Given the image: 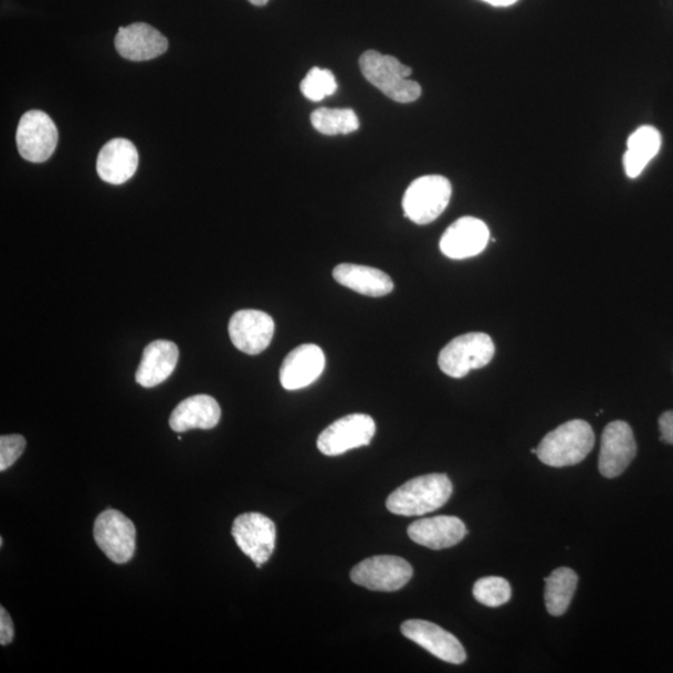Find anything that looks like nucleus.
Instances as JSON below:
<instances>
[{
    "mask_svg": "<svg viewBox=\"0 0 673 673\" xmlns=\"http://www.w3.org/2000/svg\"><path fill=\"white\" fill-rule=\"evenodd\" d=\"M661 134L653 126H641L628 140V151L623 155V169L630 179L640 177L649 162L661 149Z\"/></svg>",
    "mask_w": 673,
    "mask_h": 673,
    "instance_id": "obj_22",
    "label": "nucleus"
},
{
    "mask_svg": "<svg viewBox=\"0 0 673 673\" xmlns=\"http://www.w3.org/2000/svg\"><path fill=\"white\" fill-rule=\"evenodd\" d=\"M638 454V445L627 422H612L601 437L599 470L604 477H617L628 470Z\"/></svg>",
    "mask_w": 673,
    "mask_h": 673,
    "instance_id": "obj_12",
    "label": "nucleus"
},
{
    "mask_svg": "<svg viewBox=\"0 0 673 673\" xmlns=\"http://www.w3.org/2000/svg\"><path fill=\"white\" fill-rule=\"evenodd\" d=\"M229 335L241 353L256 356L270 346L275 335V322L265 312L242 309L231 317Z\"/></svg>",
    "mask_w": 673,
    "mask_h": 673,
    "instance_id": "obj_11",
    "label": "nucleus"
},
{
    "mask_svg": "<svg viewBox=\"0 0 673 673\" xmlns=\"http://www.w3.org/2000/svg\"><path fill=\"white\" fill-rule=\"evenodd\" d=\"M374 418L367 414H349L338 419L318 437L317 446L322 454L336 456L353 449L367 446L376 434Z\"/></svg>",
    "mask_w": 673,
    "mask_h": 673,
    "instance_id": "obj_9",
    "label": "nucleus"
},
{
    "mask_svg": "<svg viewBox=\"0 0 673 673\" xmlns=\"http://www.w3.org/2000/svg\"><path fill=\"white\" fill-rule=\"evenodd\" d=\"M221 418V408L217 399L199 395L185 399L173 409L169 424L173 432L185 433L191 429H212Z\"/></svg>",
    "mask_w": 673,
    "mask_h": 673,
    "instance_id": "obj_20",
    "label": "nucleus"
},
{
    "mask_svg": "<svg viewBox=\"0 0 673 673\" xmlns=\"http://www.w3.org/2000/svg\"><path fill=\"white\" fill-rule=\"evenodd\" d=\"M249 2L256 7H263V6H266L270 2V0H249Z\"/></svg>",
    "mask_w": 673,
    "mask_h": 673,
    "instance_id": "obj_31",
    "label": "nucleus"
},
{
    "mask_svg": "<svg viewBox=\"0 0 673 673\" xmlns=\"http://www.w3.org/2000/svg\"><path fill=\"white\" fill-rule=\"evenodd\" d=\"M25 438L19 434L0 438V472L11 467L25 451Z\"/></svg>",
    "mask_w": 673,
    "mask_h": 673,
    "instance_id": "obj_27",
    "label": "nucleus"
},
{
    "mask_svg": "<svg viewBox=\"0 0 673 673\" xmlns=\"http://www.w3.org/2000/svg\"><path fill=\"white\" fill-rule=\"evenodd\" d=\"M402 633L408 640L431 652L439 660L453 663V665H461L466 660L461 641L433 622L408 620L403 622Z\"/></svg>",
    "mask_w": 673,
    "mask_h": 673,
    "instance_id": "obj_13",
    "label": "nucleus"
},
{
    "mask_svg": "<svg viewBox=\"0 0 673 673\" xmlns=\"http://www.w3.org/2000/svg\"><path fill=\"white\" fill-rule=\"evenodd\" d=\"M593 445L591 425L581 419H574L545 435L536 455L540 462L553 467L571 466L581 463Z\"/></svg>",
    "mask_w": 673,
    "mask_h": 673,
    "instance_id": "obj_2",
    "label": "nucleus"
},
{
    "mask_svg": "<svg viewBox=\"0 0 673 673\" xmlns=\"http://www.w3.org/2000/svg\"><path fill=\"white\" fill-rule=\"evenodd\" d=\"M452 198V183L441 175H427L409 185L403 198L406 217L417 224L435 221Z\"/></svg>",
    "mask_w": 673,
    "mask_h": 673,
    "instance_id": "obj_5",
    "label": "nucleus"
},
{
    "mask_svg": "<svg viewBox=\"0 0 673 673\" xmlns=\"http://www.w3.org/2000/svg\"><path fill=\"white\" fill-rule=\"evenodd\" d=\"M467 534L465 524L455 516H435L414 522L409 538L428 549L442 550L460 544Z\"/></svg>",
    "mask_w": 673,
    "mask_h": 673,
    "instance_id": "obj_18",
    "label": "nucleus"
},
{
    "mask_svg": "<svg viewBox=\"0 0 673 673\" xmlns=\"http://www.w3.org/2000/svg\"><path fill=\"white\" fill-rule=\"evenodd\" d=\"M661 441L673 445V411L663 413L660 417Z\"/></svg>",
    "mask_w": 673,
    "mask_h": 673,
    "instance_id": "obj_29",
    "label": "nucleus"
},
{
    "mask_svg": "<svg viewBox=\"0 0 673 673\" xmlns=\"http://www.w3.org/2000/svg\"><path fill=\"white\" fill-rule=\"evenodd\" d=\"M326 357L316 345H302L292 350L280 369L282 387L287 390L306 388L324 374Z\"/></svg>",
    "mask_w": 673,
    "mask_h": 673,
    "instance_id": "obj_16",
    "label": "nucleus"
},
{
    "mask_svg": "<svg viewBox=\"0 0 673 673\" xmlns=\"http://www.w3.org/2000/svg\"><path fill=\"white\" fill-rule=\"evenodd\" d=\"M311 123L318 133L329 136L347 135L357 132L359 128L357 114L353 109L320 107V109L312 113Z\"/></svg>",
    "mask_w": 673,
    "mask_h": 673,
    "instance_id": "obj_24",
    "label": "nucleus"
},
{
    "mask_svg": "<svg viewBox=\"0 0 673 673\" xmlns=\"http://www.w3.org/2000/svg\"><path fill=\"white\" fill-rule=\"evenodd\" d=\"M413 577L412 565L399 556H374L360 561L350 571V579L359 587L372 591L401 590Z\"/></svg>",
    "mask_w": 673,
    "mask_h": 673,
    "instance_id": "obj_6",
    "label": "nucleus"
},
{
    "mask_svg": "<svg viewBox=\"0 0 673 673\" xmlns=\"http://www.w3.org/2000/svg\"><path fill=\"white\" fill-rule=\"evenodd\" d=\"M545 582L546 609L553 617H561L568 611L574 593L577 591L578 575L569 568H560L554 570Z\"/></svg>",
    "mask_w": 673,
    "mask_h": 673,
    "instance_id": "obj_23",
    "label": "nucleus"
},
{
    "mask_svg": "<svg viewBox=\"0 0 673 673\" xmlns=\"http://www.w3.org/2000/svg\"><path fill=\"white\" fill-rule=\"evenodd\" d=\"M359 66L366 80L389 99L407 104L418 101L422 94L421 85L408 80L411 67L393 56L369 51L360 56Z\"/></svg>",
    "mask_w": 673,
    "mask_h": 673,
    "instance_id": "obj_3",
    "label": "nucleus"
},
{
    "mask_svg": "<svg viewBox=\"0 0 673 673\" xmlns=\"http://www.w3.org/2000/svg\"><path fill=\"white\" fill-rule=\"evenodd\" d=\"M115 48L125 60L146 62L168 51L169 42L158 29L146 23H134L119 28Z\"/></svg>",
    "mask_w": 673,
    "mask_h": 673,
    "instance_id": "obj_15",
    "label": "nucleus"
},
{
    "mask_svg": "<svg viewBox=\"0 0 673 673\" xmlns=\"http://www.w3.org/2000/svg\"><path fill=\"white\" fill-rule=\"evenodd\" d=\"M477 602L487 608H500L509 602L512 598L511 583L500 577H490L477 580L473 589Z\"/></svg>",
    "mask_w": 673,
    "mask_h": 673,
    "instance_id": "obj_25",
    "label": "nucleus"
},
{
    "mask_svg": "<svg viewBox=\"0 0 673 673\" xmlns=\"http://www.w3.org/2000/svg\"><path fill=\"white\" fill-rule=\"evenodd\" d=\"M94 539L113 562L126 564L133 559L136 529L133 522L123 513L107 509L97 516L94 524Z\"/></svg>",
    "mask_w": 673,
    "mask_h": 673,
    "instance_id": "obj_7",
    "label": "nucleus"
},
{
    "mask_svg": "<svg viewBox=\"0 0 673 673\" xmlns=\"http://www.w3.org/2000/svg\"><path fill=\"white\" fill-rule=\"evenodd\" d=\"M494 355L491 336L473 332L451 340L439 354L438 365L446 376L463 378L471 370L490 365Z\"/></svg>",
    "mask_w": 673,
    "mask_h": 673,
    "instance_id": "obj_4",
    "label": "nucleus"
},
{
    "mask_svg": "<svg viewBox=\"0 0 673 673\" xmlns=\"http://www.w3.org/2000/svg\"><path fill=\"white\" fill-rule=\"evenodd\" d=\"M232 536L241 551L261 568L276 548V525L260 513L238 516L232 525Z\"/></svg>",
    "mask_w": 673,
    "mask_h": 673,
    "instance_id": "obj_8",
    "label": "nucleus"
},
{
    "mask_svg": "<svg viewBox=\"0 0 673 673\" xmlns=\"http://www.w3.org/2000/svg\"><path fill=\"white\" fill-rule=\"evenodd\" d=\"M139 154L128 139L106 143L97 156L96 171L107 183L122 185L130 180L138 170Z\"/></svg>",
    "mask_w": 673,
    "mask_h": 673,
    "instance_id": "obj_17",
    "label": "nucleus"
},
{
    "mask_svg": "<svg viewBox=\"0 0 673 673\" xmlns=\"http://www.w3.org/2000/svg\"><path fill=\"white\" fill-rule=\"evenodd\" d=\"M14 639V625L11 617L4 608H0V643L9 645Z\"/></svg>",
    "mask_w": 673,
    "mask_h": 673,
    "instance_id": "obj_28",
    "label": "nucleus"
},
{
    "mask_svg": "<svg viewBox=\"0 0 673 673\" xmlns=\"http://www.w3.org/2000/svg\"><path fill=\"white\" fill-rule=\"evenodd\" d=\"M339 285L369 297H383L395 290L392 278L378 269L343 263L334 270Z\"/></svg>",
    "mask_w": 673,
    "mask_h": 673,
    "instance_id": "obj_21",
    "label": "nucleus"
},
{
    "mask_svg": "<svg viewBox=\"0 0 673 673\" xmlns=\"http://www.w3.org/2000/svg\"><path fill=\"white\" fill-rule=\"evenodd\" d=\"M179 360V348L170 340H155L144 349L135 379L141 387L153 388L168 379Z\"/></svg>",
    "mask_w": 673,
    "mask_h": 673,
    "instance_id": "obj_19",
    "label": "nucleus"
},
{
    "mask_svg": "<svg viewBox=\"0 0 673 673\" xmlns=\"http://www.w3.org/2000/svg\"><path fill=\"white\" fill-rule=\"evenodd\" d=\"M483 2L493 7H511L518 2V0H483Z\"/></svg>",
    "mask_w": 673,
    "mask_h": 673,
    "instance_id": "obj_30",
    "label": "nucleus"
},
{
    "mask_svg": "<svg viewBox=\"0 0 673 673\" xmlns=\"http://www.w3.org/2000/svg\"><path fill=\"white\" fill-rule=\"evenodd\" d=\"M491 239V231L480 219L466 217L456 220L441 240L443 255L452 260H464L480 255Z\"/></svg>",
    "mask_w": 673,
    "mask_h": 673,
    "instance_id": "obj_14",
    "label": "nucleus"
},
{
    "mask_svg": "<svg viewBox=\"0 0 673 673\" xmlns=\"http://www.w3.org/2000/svg\"><path fill=\"white\" fill-rule=\"evenodd\" d=\"M453 484L445 474L414 477L387 500V509L402 516H421L441 509L452 496Z\"/></svg>",
    "mask_w": 673,
    "mask_h": 673,
    "instance_id": "obj_1",
    "label": "nucleus"
},
{
    "mask_svg": "<svg viewBox=\"0 0 673 673\" xmlns=\"http://www.w3.org/2000/svg\"><path fill=\"white\" fill-rule=\"evenodd\" d=\"M19 154L29 162L51 159L57 145V129L51 116L41 111L28 112L17 129Z\"/></svg>",
    "mask_w": 673,
    "mask_h": 673,
    "instance_id": "obj_10",
    "label": "nucleus"
},
{
    "mask_svg": "<svg viewBox=\"0 0 673 673\" xmlns=\"http://www.w3.org/2000/svg\"><path fill=\"white\" fill-rule=\"evenodd\" d=\"M337 82L334 73L314 67L301 83V92L311 102L324 101L326 96L337 92Z\"/></svg>",
    "mask_w": 673,
    "mask_h": 673,
    "instance_id": "obj_26",
    "label": "nucleus"
}]
</instances>
